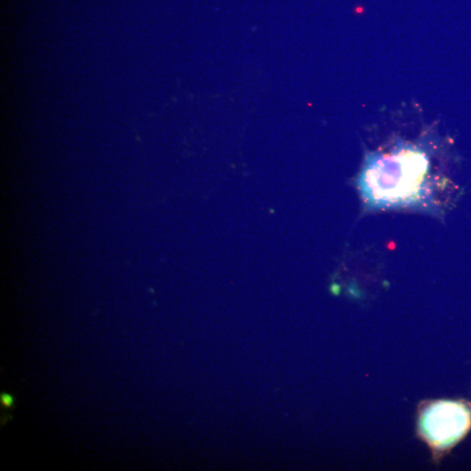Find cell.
<instances>
[{
  "label": "cell",
  "mask_w": 471,
  "mask_h": 471,
  "mask_svg": "<svg viewBox=\"0 0 471 471\" xmlns=\"http://www.w3.org/2000/svg\"><path fill=\"white\" fill-rule=\"evenodd\" d=\"M428 169L425 154L409 147L370 154L358 177V187L372 206H398L418 196Z\"/></svg>",
  "instance_id": "obj_1"
},
{
  "label": "cell",
  "mask_w": 471,
  "mask_h": 471,
  "mask_svg": "<svg viewBox=\"0 0 471 471\" xmlns=\"http://www.w3.org/2000/svg\"><path fill=\"white\" fill-rule=\"evenodd\" d=\"M422 430L426 438L438 448H448L465 435L471 426L468 406L453 401H439L423 416Z\"/></svg>",
  "instance_id": "obj_2"
},
{
  "label": "cell",
  "mask_w": 471,
  "mask_h": 471,
  "mask_svg": "<svg viewBox=\"0 0 471 471\" xmlns=\"http://www.w3.org/2000/svg\"><path fill=\"white\" fill-rule=\"evenodd\" d=\"M14 403V397L9 393H3L1 395V403L5 408H11Z\"/></svg>",
  "instance_id": "obj_3"
}]
</instances>
